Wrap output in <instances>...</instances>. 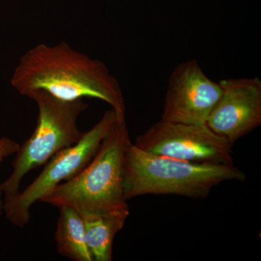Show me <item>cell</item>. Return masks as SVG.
Segmentation results:
<instances>
[{
	"label": "cell",
	"mask_w": 261,
	"mask_h": 261,
	"mask_svg": "<svg viewBox=\"0 0 261 261\" xmlns=\"http://www.w3.org/2000/svg\"><path fill=\"white\" fill-rule=\"evenodd\" d=\"M10 83L24 97L44 91L65 101L99 99L118 116L126 118L121 86L106 64L65 42L56 45L39 44L29 49L20 58Z\"/></svg>",
	"instance_id": "1"
},
{
	"label": "cell",
	"mask_w": 261,
	"mask_h": 261,
	"mask_svg": "<svg viewBox=\"0 0 261 261\" xmlns=\"http://www.w3.org/2000/svg\"><path fill=\"white\" fill-rule=\"evenodd\" d=\"M130 142L126 118L117 117L90 162L41 202L58 207L68 206L80 214L129 212L124 197L123 168Z\"/></svg>",
	"instance_id": "2"
},
{
	"label": "cell",
	"mask_w": 261,
	"mask_h": 261,
	"mask_svg": "<svg viewBox=\"0 0 261 261\" xmlns=\"http://www.w3.org/2000/svg\"><path fill=\"white\" fill-rule=\"evenodd\" d=\"M246 178L234 164L188 162L149 153L132 142L125 154L123 186L126 201L146 195L203 198L220 184Z\"/></svg>",
	"instance_id": "3"
},
{
	"label": "cell",
	"mask_w": 261,
	"mask_h": 261,
	"mask_svg": "<svg viewBox=\"0 0 261 261\" xmlns=\"http://www.w3.org/2000/svg\"><path fill=\"white\" fill-rule=\"evenodd\" d=\"M29 98L37 105V125L15 153L11 174L0 184L4 199L20 192L27 173L46 164L60 151L74 145L84 135L78 126L79 117L88 108L84 99L62 100L44 91H36Z\"/></svg>",
	"instance_id": "4"
},
{
	"label": "cell",
	"mask_w": 261,
	"mask_h": 261,
	"mask_svg": "<svg viewBox=\"0 0 261 261\" xmlns=\"http://www.w3.org/2000/svg\"><path fill=\"white\" fill-rule=\"evenodd\" d=\"M118 116L113 109L105 112L91 129L84 132L76 144L55 154L25 190L14 197L4 199L7 219L17 227L23 228L28 224L32 205L41 202L62 182L74 177L90 162Z\"/></svg>",
	"instance_id": "5"
},
{
	"label": "cell",
	"mask_w": 261,
	"mask_h": 261,
	"mask_svg": "<svg viewBox=\"0 0 261 261\" xmlns=\"http://www.w3.org/2000/svg\"><path fill=\"white\" fill-rule=\"evenodd\" d=\"M134 145L149 153L188 162L234 164L233 146L206 125L161 120L139 135Z\"/></svg>",
	"instance_id": "6"
},
{
	"label": "cell",
	"mask_w": 261,
	"mask_h": 261,
	"mask_svg": "<svg viewBox=\"0 0 261 261\" xmlns=\"http://www.w3.org/2000/svg\"><path fill=\"white\" fill-rule=\"evenodd\" d=\"M221 94L219 82L210 80L197 61L184 62L175 68L168 80L161 120L205 125Z\"/></svg>",
	"instance_id": "7"
},
{
	"label": "cell",
	"mask_w": 261,
	"mask_h": 261,
	"mask_svg": "<svg viewBox=\"0 0 261 261\" xmlns=\"http://www.w3.org/2000/svg\"><path fill=\"white\" fill-rule=\"evenodd\" d=\"M221 94L205 125L231 145L261 124V81L228 79L219 82Z\"/></svg>",
	"instance_id": "8"
},
{
	"label": "cell",
	"mask_w": 261,
	"mask_h": 261,
	"mask_svg": "<svg viewBox=\"0 0 261 261\" xmlns=\"http://www.w3.org/2000/svg\"><path fill=\"white\" fill-rule=\"evenodd\" d=\"M81 216L93 260H112L115 237L124 226L129 212L89 213Z\"/></svg>",
	"instance_id": "9"
},
{
	"label": "cell",
	"mask_w": 261,
	"mask_h": 261,
	"mask_svg": "<svg viewBox=\"0 0 261 261\" xmlns=\"http://www.w3.org/2000/svg\"><path fill=\"white\" fill-rule=\"evenodd\" d=\"M56 239L58 251L75 261H93L86 238L83 218L78 211L68 206L59 207Z\"/></svg>",
	"instance_id": "10"
},
{
	"label": "cell",
	"mask_w": 261,
	"mask_h": 261,
	"mask_svg": "<svg viewBox=\"0 0 261 261\" xmlns=\"http://www.w3.org/2000/svg\"><path fill=\"white\" fill-rule=\"evenodd\" d=\"M20 145L16 142L4 137L0 139V163L8 156L15 154ZM4 194L0 189V216L4 212Z\"/></svg>",
	"instance_id": "11"
}]
</instances>
